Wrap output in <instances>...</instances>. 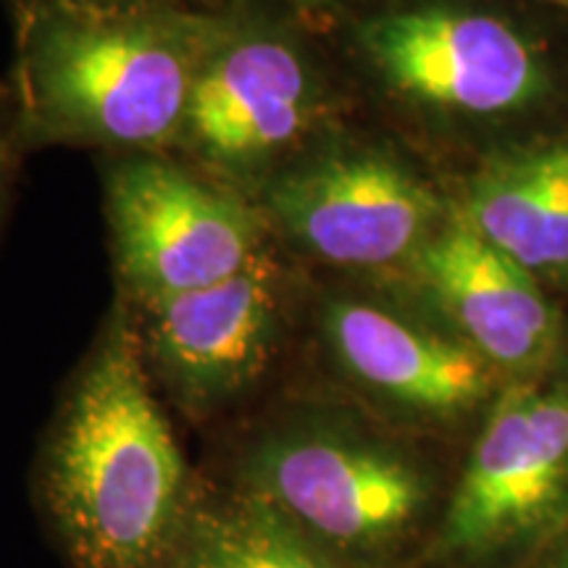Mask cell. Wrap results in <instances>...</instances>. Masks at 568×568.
<instances>
[{"instance_id": "6da1fadb", "label": "cell", "mask_w": 568, "mask_h": 568, "mask_svg": "<svg viewBox=\"0 0 568 568\" xmlns=\"http://www.w3.org/2000/svg\"><path fill=\"white\" fill-rule=\"evenodd\" d=\"M197 487L155 395L138 324L116 311L42 439V521L71 568H161Z\"/></svg>"}, {"instance_id": "7a4b0ae2", "label": "cell", "mask_w": 568, "mask_h": 568, "mask_svg": "<svg viewBox=\"0 0 568 568\" xmlns=\"http://www.w3.org/2000/svg\"><path fill=\"white\" fill-rule=\"evenodd\" d=\"M19 3L17 116L24 138L159 151L182 140L224 17L176 6L80 17Z\"/></svg>"}, {"instance_id": "3957f363", "label": "cell", "mask_w": 568, "mask_h": 568, "mask_svg": "<svg viewBox=\"0 0 568 568\" xmlns=\"http://www.w3.org/2000/svg\"><path fill=\"white\" fill-rule=\"evenodd\" d=\"M230 487L355 568L414 529L429 481L400 450L318 414H290L240 453Z\"/></svg>"}, {"instance_id": "277c9868", "label": "cell", "mask_w": 568, "mask_h": 568, "mask_svg": "<svg viewBox=\"0 0 568 568\" xmlns=\"http://www.w3.org/2000/svg\"><path fill=\"white\" fill-rule=\"evenodd\" d=\"M358 45L395 98L453 122L527 119L556 92L542 45L477 6L422 0L387 9L358 27Z\"/></svg>"}, {"instance_id": "5b68a950", "label": "cell", "mask_w": 568, "mask_h": 568, "mask_svg": "<svg viewBox=\"0 0 568 568\" xmlns=\"http://www.w3.org/2000/svg\"><path fill=\"white\" fill-rule=\"evenodd\" d=\"M266 211L303 251L361 272L410 266L453 216L416 169L372 145L284 169L268 182Z\"/></svg>"}, {"instance_id": "8992f818", "label": "cell", "mask_w": 568, "mask_h": 568, "mask_svg": "<svg viewBox=\"0 0 568 568\" xmlns=\"http://www.w3.org/2000/svg\"><path fill=\"white\" fill-rule=\"evenodd\" d=\"M324 82L308 48L274 21L224 17L190 98L182 140L219 174H264L314 132Z\"/></svg>"}, {"instance_id": "52a82bcc", "label": "cell", "mask_w": 568, "mask_h": 568, "mask_svg": "<svg viewBox=\"0 0 568 568\" xmlns=\"http://www.w3.org/2000/svg\"><path fill=\"white\" fill-rule=\"evenodd\" d=\"M109 219L134 301L190 293L266 253V216L172 161H126L109 176Z\"/></svg>"}, {"instance_id": "ba28073f", "label": "cell", "mask_w": 568, "mask_h": 568, "mask_svg": "<svg viewBox=\"0 0 568 568\" xmlns=\"http://www.w3.org/2000/svg\"><path fill=\"white\" fill-rule=\"evenodd\" d=\"M138 305L148 372L197 422L243 400L280 351L282 282L268 253L209 287Z\"/></svg>"}, {"instance_id": "9c48e42d", "label": "cell", "mask_w": 568, "mask_h": 568, "mask_svg": "<svg viewBox=\"0 0 568 568\" xmlns=\"http://www.w3.org/2000/svg\"><path fill=\"white\" fill-rule=\"evenodd\" d=\"M568 477V385L521 382L495 403L443 521V545L474 552L527 527Z\"/></svg>"}, {"instance_id": "30bf717a", "label": "cell", "mask_w": 568, "mask_h": 568, "mask_svg": "<svg viewBox=\"0 0 568 568\" xmlns=\"http://www.w3.org/2000/svg\"><path fill=\"white\" fill-rule=\"evenodd\" d=\"M322 335L353 385L426 418H456L489 395L495 368L450 329L366 297H332Z\"/></svg>"}, {"instance_id": "8fae6325", "label": "cell", "mask_w": 568, "mask_h": 568, "mask_svg": "<svg viewBox=\"0 0 568 568\" xmlns=\"http://www.w3.org/2000/svg\"><path fill=\"white\" fill-rule=\"evenodd\" d=\"M410 272L447 329L493 368L531 372L556 353L560 318L542 282L489 245L458 213L424 245Z\"/></svg>"}, {"instance_id": "7c38bea8", "label": "cell", "mask_w": 568, "mask_h": 568, "mask_svg": "<svg viewBox=\"0 0 568 568\" xmlns=\"http://www.w3.org/2000/svg\"><path fill=\"white\" fill-rule=\"evenodd\" d=\"M458 216L537 282L568 287V132L487 155Z\"/></svg>"}, {"instance_id": "4fadbf2b", "label": "cell", "mask_w": 568, "mask_h": 568, "mask_svg": "<svg viewBox=\"0 0 568 568\" xmlns=\"http://www.w3.org/2000/svg\"><path fill=\"white\" fill-rule=\"evenodd\" d=\"M161 568H353L234 487H197Z\"/></svg>"}, {"instance_id": "5bb4252c", "label": "cell", "mask_w": 568, "mask_h": 568, "mask_svg": "<svg viewBox=\"0 0 568 568\" xmlns=\"http://www.w3.org/2000/svg\"><path fill=\"white\" fill-rule=\"evenodd\" d=\"M21 140H24V134L19 126L17 105H9L0 98V219L9 205L13 180H17Z\"/></svg>"}, {"instance_id": "9a60e30c", "label": "cell", "mask_w": 568, "mask_h": 568, "mask_svg": "<svg viewBox=\"0 0 568 568\" xmlns=\"http://www.w3.org/2000/svg\"><path fill=\"white\" fill-rule=\"evenodd\" d=\"M24 3L48 6V9L80 13V17H122V13L169 9L174 0H24Z\"/></svg>"}, {"instance_id": "2e32d148", "label": "cell", "mask_w": 568, "mask_h": 568, "mask_svg": "<svg viewBox=\"0 0 568 568\" xmlns=\"http://www.w3.org/2000/svg\"><path fill=\"white\" fill-rule=\"evenodd\" d=\"M284 3L301 6V9H329V6H337L339 0H284Z\"/></svg>"}, {"instance_id": "e0dca14e", "label": "cell", "mask_w": 568, "mask_h": 568, "mask_svg": "<svg viewBox=\"0 0 568 568\" xmlns=\"http://www.w3.org/2000/svg\"><path fill=\"white\" fill-rule=\"evenodd\" d=\"M548 3H552V6H558V9L568 11V0H548Z\"/></svg>"}]
</instances>
